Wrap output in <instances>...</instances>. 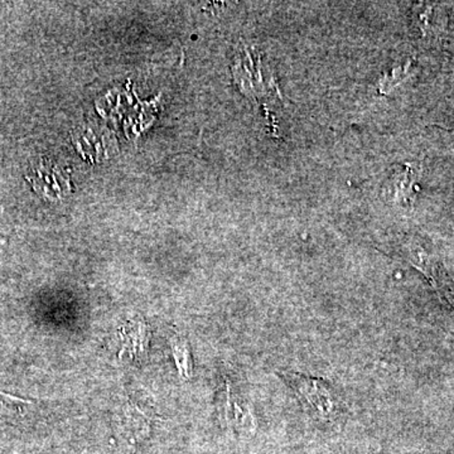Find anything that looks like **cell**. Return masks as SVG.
I'll return each instance as SVG.
<instances>
[{
    "label": "cell",
    "instance_id": "6da1fadb",
    "mask_svg": "<svg viewBox=\"0 0 454 454\" xmlns=\"http://www.w3.org/2000/svg\"><path fill=\"white\" fill-rule=\"evenodd\" d=\"M282 378L316 417L333 419L340 413L339 399L327 382L286 372H282Z\"/></svg>",
    "mask_w": 454,
    "mask_h": 454
},
{
    "label": "cell",
    "instance_id": "3957f363",
    "mask_svg": "<svg viewBox=\"0 0 454 454\" xmlns=\"http://www.w3.org/2000/svg\"><path fill=\"white\" fill-rule=\"evenodd\" d=\"M32 182L33 188L44 199L59 200L70 192V179L61 167L50 162L40 160L33 166L27 176Z\"/></svg>",
    "mask_w": 454,
    "mask_h": 454
},
{
    "label": "cell",
    "instance_id": "277c9868",
    "mask_svg": "<svg viewBox=\"0 0 454 454\" xmlns=\"http://www.w3.org/2000/svg\"><path fill=\"white\" fill-rule=\"evenodd\" d=\"M29 405L31 402L0 391V413L22 414Z\"/></svg>",
    "mask_w": 454,
    "mask_h": 454
},
{
    "label": "cell",
    "instance_id": "7a4b0ae2",
    "mask_svg": "<svg viewBox=\"0 0 454 454\" xmlns=\"http://www.w3.org/2000/svg\"><path fill=\"white\" fill-rule=\"evenodd\" d=\"M402 255L422 271L441 301L454 310V284L438 259L417 239H411L403 245Z\"/></svg>",
    "mask_w": 454,
    "mask_h": 454
}]
</instances>
